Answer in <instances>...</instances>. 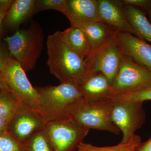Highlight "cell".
<instances>
[{"label": "cell", "instance_id": "cell-1", "mask_svg": "<svg viewBox=\"0 0 151 151\" xmlns=\"http://www.w3.org/2000/svg\"><path fill=\"white\" fill-rule=\"evenodd\" d=\"M46 45L49 69L60 83L77 81L87 70L85 60L65 43L60 31L48 36Z\"/></svg>", "mask_w": 151, "mask_h": 151}, {"label": "cell", "instance_id": "cell-2", "mask_svg": "<svg viewBox=\"0 0 151 151\" xmlns=\"http://www.w3.org/2000/svg\"><path fill=\"white\" fill-rule=\"evenodd\" d=\"M114 100H94L81 97L70 105L68 117L86 129L119 134L120 131L111 119Z\"/></svg>", "mask_w": 151, "mask_h": 151}, {"label": "cell", "instance_id": "cell-3", "mask_svg": "<svg viewBox=\"0 0 151 151\" xmlns=\"http://www.w3.org/2000/svg\"><path fill=\"white\" fill-rule=\"evenodd\" d=\"M35 87L39 94L41 113L47 123L69 118L68 108L83 97L75 81L63 82L57 86Z\"/></svg>", "mask_w": 151, "mask_h": 151}, {"label": "cell", "instance_id": "cell-4", "mask_svg": "<svg viewBox=\"0 0 151 151\" xmlns=\"http://www.w3.org/2000/svg\"><path fill=\"white\" fill-rule=\"evenodd\" d=\"M11 56L21 63L25 71L34 68L43 46V32L37 22L28 29L17 30L13 35L4 38Z\"/></svg>", "mask_w": 151, "mask_h": 151}, {"label": "cell", "instance_id": "cell-5", "mask_svg": "<svg viewBox=\"0 0 151 151\" xmlns=\"http://www.w3.org/2000/svg\"><path fill=\"white\" fill-rule=\"evenodd\" d=\"M25 72L21 63L12 58L1 74L11 92L21 103L41 113L38 93Z\"/></svg>", "mask_w": 151, "mask_h": 151}, {"label": "cell", "instance_id": "cell-6", "mask_svg": "<svg viewBox=\"0 0 151 151\" xmlns=\"http://www.w3.org/2000/svg\"><path fill=\"white\" fill-rule=\"evenodd\" d=\"M45 130L55 151H73L89 131L70 118L47 122Z\"/></svg>", "mask_w": 151, "mask_h": 151}, {"label": "cell", "instance_id": "cell-7", "mask_svg": "<svg viewBox=\"0 0 151 151\" xmlns=\"http://www.w3.org/2000/svg\"><path fill=\"white\" fill-rule=\"evenodd\" d=\"M151 85V71L123 53L119 72L111 86V97L134 92Z\"/></svg>", "mask_w": 151, "mask_h": 151}, {"label": "cell", "instance_id": "cell-8", "mask_svg": "<svg viewBox=\"0 0 151 151\" xmlns=\"http://www.w3.org/2000/svg\"><path fill=\"white\" fill-rule=\"evenodd\" d=\"M122 55L113 34L100 47L90 52L85 59L87 70L103 73L112 86L119 72Z\"/></svg>", "mask_w": 151, "mask_h": 151}, {"label": "cell", "instance_id": "cell-9", "mask_svg": "<svg viewBox=\"0 0 151 151\" xmlns=\"http://www.w3.org/2000/svg\"><path fill=\"white\" fill-rule=\"evenodd\" d=\"M113 100L111 119L123 134V139L120 143L127 142L145 123V114L143 103Z\"/></svg>", "mask_w": 151, "mask_h": 151}, {"label": "cell", "instance_id": "cell-10", "mask_svg": "<svg viewBox=\"0 0 151 151\" xmlns=\"http://www.w3.org/2000/svg\"><path fill=\"white\" fill-rule=\"evenodd\" d=\"M47 122L41 113L21 103L9 123L8 132L22 145L45 129Z\"/></svg>", "mask_w": 151, "mask_h": 151}, {"label": "cell", "instance_id": "cell-11", "mask_svg": "<svg viewBox=\"0 0 151 151\" xmlns=\"http://www.w3.org/2000/svg\"><path fill=\"white\" fill-rule=\"evenodd\" d=\"M113 37L123 54L151 72V45L130 33L114 32Z\"/></svg>", "mask_w": 151, "mask_h": 151}, {"label": "cell", "instance_id": "cell-12", "mask_svg": "<svg viewBox=\"0 0 151 151\" xmlns=\"http://www.w3.org/2000/svg\"><path fill=\"white\" fill-rule=\"evenodd\" d=\"M100 21L108 25L114 32L134 35L125 15L122 1L98 0Z\"/></svg>", "mask_w": 151, "mask_h": 151}, {"label": "cell", "instance_id": "cell-13", "mask_svg": "<svg viewBox=\"0 0 151 151\" xmlns=\"http://www.w3.org/2000/svg\"><path fill=\"white\" fill-rule=\"evenodd\" d=\"M76 82L83 97L94 100L111 98V85L101 72L87 70Z\"/></svg>", "mask_w": 151, "mask_h": 151}, {"label": "cell", "instance_id": "cell-14", "mask_svg": "<svg viewBox=\"0 0 151 151\" xmlns=\"http://www.w3.org/2000/svg\"><path fill=\"white\" fill-rule=\"evenodd\" d=\"M63 14L70 25L100 21L98 0H67Z\"/></svg>", "mask_w": 151, "mask_h": 151}, {"label": "cell", "instance_id": "cell-15", "mask_svg": "<svg viewBox=\"0 0 151 151\" xmlns=\"http://www.w3.org/2000/svg\"><path fill=\"white\" fill-rule=\"evenodd\" d=\"M35 0H14L3 22L6 29H17L35 12Z\"/></svg>", "mask_w": 151, "mask_h": 151}, {"label": "cell", "instance_id": "cell-16", "mask_svg": "<svg viewBox=\"0 0 151 151\" xmlns=\"http://www.w3.org/2000/svg\"><path fill=\"white\" fill-rule=\"evenodd\" d=\"M124 10L134 35L151 42V24L147 19L145 12L130 6H124Z\"/></svg>", "mask_w": 151, "mask_h": 151}, {"label": "cell", "instance_id": "cell-17", "mask_svg": "<svg viewBox=\"0 0 151 151\" xmlns=\"http://www.w3.org/2000/svg\"><path fill=\"white\" fill-rule=\"evenodd\" d=\"M72 26L79 28L85 33L89 41L90 51L97 49L104 44L114 32L108 25L100 21Z\"/></svg>", "mask_w": 151, "mask_h": 151}, {"label": "cell", "instance_id": "cell-18", "mask_svg": "<svg viewBox=\"0 0 151 151\" xmlns=\"http://www.w3.org/2000/svg\"><path fill=\"white\" fill-rule=\"evenodd\" d=\"M63 40L72 50L84 60L90 52V46L85 33L81 29L70 26L60 31Z\"/></svg>", "mask_w": 151, "mask_h": 151}, {"label": "cell", "instance_id": "cell-19", "mask_svg": "<svg viewBox=\"0 0 151 151\" xmlns=\"http://www.w3.org/2000/svg\"><path fill=\"white\" fill-rule=\"evenodd\" d=\"M141 142L140 137L135 134L127 142L120 143L116 145L110 147H97L82 142L78 145L77 151H135Z\"/></svg>", "mask_w": 151, "mask_h": 151}, {"label": "cell", "instance_id": "cell-20", "mask_svg": "<svg viewBox=\"0 0 151 151\" xmlns=\"http://www.w3.org/2000/svg\"><path fill=\"white\" fill-rule=\"evenodd\" d=\"M0 90V116L10 122L21 102L12 92Z\"/></svg>", "mask_w": 151, "mask_h": 151}, {"label": "cell", "instance_id": "cell-21", "mask_svg": "<svg viewBox=\"0 0 151 151\" xmlns=\"http://www.w3.org/2000/svg\"><path fill=\"white\" fill-rule=\"evenodd\" d=\"M23 151H55L44 129L36 133L23 145Z\"/></svg>", "mask_w": 151, "mask_h": 151}, {"label": "cell", "instance_id": "cell-22", "mask_svg": "<svg viewBox=\"0 0 151 151\" xmlns=\"http://www.w3.org/2000/svg\"><path fill=\"white\" fill-rule=\"evenodd\" d=\"M111 99L119 102L127 103H143L146 100H151V85L134 92L116 94L111 97Z\"/></svg>", "mask_w": 151, "mask_h": 151}, {"label": "cell", "instance_id": "cell-23", "mask_svg": "<svg viewBox=\"0 0 151 151\" xmlns=\"http://www.w3.org/2000/svg\"><path fill=\"white\" fill-rule=\"evenodd\" d=\"M67 7V0H38L36 1L35 12L54 10L63 14Z\"/></svg>", "mask_w": 151, "mask_h": 151}, {"label": "cell", "instance_id": "cell-24", "mask_svg": "<svg viewBox=\"0 0 151 151\" xmlns=\"http://www.w3.org/2000/svg\"><path fill=\"white\" fill-rule=\"evenodd\" d=\"M0 151H23V145L7 132L0 135Z\"/></svg>", "mask_w": 151, "mask_h": 151}, {"label": "cell", "instance_id": "cell-25", "mask_svg": "<svg viewBox=\"0 0 151 151\" xmlns=\"http://www.w3.org/2000/svg\"><path fill=\"white\" fill-rule=\"evenodd\" d=\"M12 58L6 43L0 39V73Z\"/></svg>", "mask_w": 151, "mask_h": 151}, {"label": "cell", "instance_id": "cell-26", "mask_svg": "<svg viewBox=\"0 0 151 151\" xmlns=\"http://www.w3.org/2000/svg\"><path fill=\"white\" fill-rule=\"evenodd\" d=\"M124 6H130L148 12L151 7V0H122Z\"/></svg>", "mask_w": 151, "mask_h": 151}, {"label": "cell", "instance_id": "cell-27", "mask_svg": "<svg viewBox=\"0 0 151 151\" xmlns=\"http://www.w3.org/2000/svg\"><path fill=\"white\" fill-rule=\"evenodd\" d=\"M14 0H0V12L7 13Z\"/></svg>", "mask_w": 151, "mask_h": 151}, {"label": "cell", "instance_id": "cell-28", "mask_svg": "<svg viewBox=\"0 0 151 151\" xmlns=\"http://www.w3.org/2000/svg\"><path fill=\"white\" fill-rule=\"evenodd\" d=\"M135 151H151V138L145 142H141Z\"/></svg>", "mask_w": 151, "mask_h": 151}, {"label": "cell", "instance_id": "cell-29", "mask_svg": "<svg viewBox=\"0 0 151 151\" xmlns=\"http://www.w3.org/2000/svg\"><path fill=\"white\" fill-rule=\"evenodd\" d=\"M9 121L0 116V135L8 132Z\"/></svg>", "mask_w": 151, "mask_h": 151}, {"label": "cell", "instance_id": "cell-30", "mask_svg": "<svg viewBox=\"0 0 151 151\" xmlns=\"http://www.w3.org/2000/svg\"><path fill=\"white\" fill-rule=\"evenodd\" d=\"M7 13L0 12V39H3L6 33V30L3 26V22Z\"/></svg>", "mask_w": 151, "mask_h": 151}, {"label": "cell", "instance_id": "cell-31", "mask_svg": "<svg viewBox=\"0 0 151 151\" xmlns=\"http://www.w3.org/2000/svg\"><path fill=\"white\" fill-rule=\"evenodd\" d=\"M0 89L12 92L10 89L9 88V86H8L1 73H0Z\"/></svg>", "mask_w": 151, "mask_h": 151}, {"label": "cell", "instance_id": "cell-32", "mask_svg": "<svg viewBox=\"0 0 151 151\" xmlns=\"http://www.w3.org/2000/svg\"><path fill=\"white\" fill-rule=\"evenodd\" d=\"M148 12L149 15H150V17L151 18V7L150 9V10H149V11H148Z\"/></svg>", "mask_w": 151, "mask_h": 151}]
</instances>
